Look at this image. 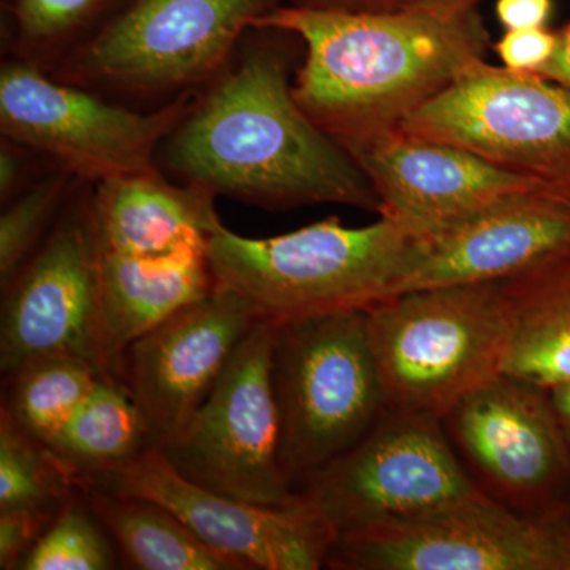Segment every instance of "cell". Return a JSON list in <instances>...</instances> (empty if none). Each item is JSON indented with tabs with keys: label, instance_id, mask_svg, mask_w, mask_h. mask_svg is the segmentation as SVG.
Segmentation results:
<instances>
[{
	"label": "cell",
	"instance_id": "6da1fadb",
	"mask_svg": "<svg viewBox=\"0 0 570 570\" xmlns=\"http://www.w3.org/2000/svg\"><path fill=\"white\" fill-rule=\"evenodd\" d=\"M165 160L186 184L264 206L337 204L379 213L354 156L318 127L294 96L281 51H245L194 102L165 141Z\"/></svg>",
	"mask_w": 570,
	"mask_h": 570
},
{
	"label": "cell",
	"instance_id": "7a4b0ae2",
	"mask_svg": "<svg viewBox=\"0 0 570 570\" xmlns=\"http://www.w3.org/2000/svg\"><path fill=\"white\" fill-rule=\"evenodd\" d=\"M250 28L303 40L296 102L351 154L396 132L461 71L485 59L491 41L479 11L441 18L287 6L265 11Z\"/></svg>",
	"mask_w": 570,
	"mask_h": 570
},
{
	"label": "cell",
	"instance_id": "3957f363",
	"mask_svg": "<svg viewBox=\"0 0 570 570\" xmlns=\"http://www.w3.org/2000/svg\"><path fill=\"white\" fill-rule=\"evenodd\" d=\"M423 236L385 216L365 227L328 217L273 238H246L220 223L206 239V257L216 287L277 325L366 309L395 295Z\"/></svg>",
	"mask_w": 570,
	"mask_h": 570
},
{
	"label": "cell",
	"instance_id": "277c9868",
	"mask_svg": "<svg viewBox=\"0 0 570 570\" xmlns=\"http://www.w3.org/2000/svg\"><path fill=\"white\" fill-rule=\"evenodd\" d=\"M365 311L387 409L442 420L504 374L513 328L505 281L419 288Z\"/></svg>",
	"mask_w": 570,
	"mask_h": 570
},
{
	"label": "cell",
	"instance_id": "5b68a950",
	"mask_svg": "<svg viewBox=\"0 0 570 570\" xmlns=\"http://www.w3.org/2000/svg\"><path fill=\"white\" fill-rule=\"evenodd\" d=\"M272 377L281 464L294 490L355 445L387 409L365 309L275 325Z\"/></svg>",
	"mask_w": 570,
	"mask_h": 570
},
{
	"label": "cell",
	"instance_id": "8992f818",
	"mask_svg": "<svg viewBox=\"0 0 570 570\" xmlns=\"http://www.w3.org/2000/svg\"><path fill=\"white\" fill-rule=\"evenodd\" d=\"M441 419L385 409L347 452L295 490L337 535L482 493Z\"/></svg>",
	"mask_w": 570,
	"mask_h": 570
},
{
	"label": "cell",
	"instance_id": "52a82bcc",
	"mask_svg": "<svg viewBox=\"0 0 570 570\" xmlns=\"http://www.w3.org/2000/svg\"><path fill=\"white\" fill-rule=\"evenodd\" d=\"M193 105V94L184 91L165 107L138 112L52 80L24 59L3 63L0 71L3 137L86 184L157 171L160 146Z\"/></svg>",
	"mask_w": 570,
	"mask_h": 570
},
{
	"label": "cell",
	"instance_id": "ba28073f",
	"mask_svg": "<svg viewBox=\"0 0 570 570\" xmlns=\"http://www.w3.org/2000/svg\"><path fill=\"white\" fill-rule=\"evenodd\" d=\"M337 570H570V515L521 512L485 491L337 535Z\"/></svg>",
	"mask_w": 570,
	"mask_h": 570
},
{
	"label": "cell",
	"instance_id": "9c48e42d",
	"mask_svg": "<svg viewBox=\"0 0 570 570\" xmlns=\"http://www.w3.org/2000/svg\"><path fill=\"white\" fill-rule=\"evenodd\" d=\"M397 130L460 146L570 197V86L543 75L482 59Z\"/></svg>",
	"mask_w": 570,
	"mask_h": 570
},
{
	"label": "cell",
	"instance_id": "30bf717a",
	"mask_svg": "<svg viewBox=\"0 0 570 570\" xmlns=\"http://www.w3.org/2000/svg\"><path fill=\"white\" fill-rule=\"evenodd\" d=\"M273 343L275 325L255 322L208 396L157 450L183 478L205 489L255 504L287 505L296 493L281 464Z\"/></svg>",
	"mask_w": 570,
	"mask_h": 570
},
{
	"label": "cell",
	"instance_id": "8fae6325",
	"mask_svg": "<svg viewBox=\"0 0 570 570\" xmlns=\"http://www.w3.org/2000/svg\"><path fill=\"white\" fill-rule=\"evenodd\" d=\"M265 0H137L71 51L78 82L134 94L189 91L230 58Z\"/></svg>",
	"mask_w": 570,
	"mask_h": 570
},
{
	"label": "cell",
	"instance_id": "7c38bea8",
	"mask_svg": "<svg viewBox=\"0 0 570 570\" xmlns=\"http://www.w3.org/2000/svg\"><path fill=\"white\" fill-rule=\"evenodd\" d=\"M80 489L149 499L164 505L213 550L247 569L317 570L335 542L328 524L296 494L264 505L205 489L183 478L157 449L122 466L78 475Z\"/></svg>",
	"mask_w": 570,
	"mask_h": 570
},
{
	"label": "cell",
	"instance_id": "4fadbf2b",
	"mask_svg": "<svg viewBox=\"0 0 570 570\" xmlns=\"http://www.w3.org/2000/svg\"><path fill=\"white\" fill-rule=\"evenodd\" d=\"M480 489L521 512L561 513L570 504V450L549 392L501 374L442 419Z\"/></svg>",
	"mask_w": 570,
	"mask_h": 570
},
{
	"label": "cell",
	"instance_id": "5bb4252c",
	"mask_svg": "<svg viewBox=\"0 0 570 570\" xmlns=\"http://www.w3.org/2000/svg\"><path fill=\"white\" fill-rule=\"evenodd\" d=\"M100 253L92 193L75 189L50 234L2 288L3 379L55 354L82 356L97 366Z\"/></svg>",
	"mask_w": 570,
	"mask_h": 570
},
{
	"label": "cell",
	"instance_id": "9a60e30c",
	"mask_svg": "<svg viewBox=\"0 0 570 570\" xmlns=\"http://www.w3.org/2000/svg\"><path fill=\"white\" fill-rule=\"evenodd\" d=\"M257 321L238 296L214 285L127 347L119 377L153 449L181 430Z\"/></svg>",
	"mask_w": 570,
	"mask_h": 570
},
{
	"label": "cell",
	"instance_id": "2e32d148",
	"mask_svg": "<svg viewBox=\"0 0 570 570\" xmlns=\"http://www.w3.org/2000/svg\"><path fill=\"white\" fill-rule=\"evenodd\" d=\"M568 261L570 197L534 190L504 198L423 236L419 257L396 294L501 283Z\"/></svg>",
	"mask_w": 570,
	"mask_h": 570
},
{
	"label": "cell",
	"instance_id": "e0dca14e",
	"mask_svg": "<svg viewBox=\"0 0 570 570\" xmlns=\"http://www.w3.org/2000/svg\"><path fill=\"white\" fill-rule=\"evenodd\" d=\"M352 156L377 195L379 216L422 235L513 195L554 193L531 176L499 167L460 146L401 130L367 142Z\"/></svg>",
	"mask_w": 570,
	"mask_h": 570
},
{
	"label": "cell",
	"instance_id": "ac0fdd59",
	"mask_svg": "<svg viewBox=\"0 0 570 570\" xmlns=\"http://www.w3.org/2000/svg\"><path fill=\"white\" fill-rule=\"evenodd\" d=\"M213 287L206 245L153 257H134L102 247L96 322L99 370L119 377L122 356L134 341Z\"/></svg>",
	"mask_w": 570,
	"mask_h": 570
},
{
	"label": "cell",
	"instance_id": "d6986e66",
	"mask_svg": "<svg viewBox=\"0 0 570 570\" xmlns=\"http://www.w3.org/2000/svg\"><path fill=\"white\" fill-rule=\"evenodd\" d=\"M214 195L168 183L159 170L94 184L92 206L104 249L134 257L206 245L220 224Z\"/></svg>",
	"mask_w": 570,
	"mask_h": 570
},
{
	"label": "cell",
	"instance_id": "ffe728a7",
	"mask_svg": "<svg viewBox=\"0 0 570 570\" xmlns=\"http://www.w3.org/2000/svg\"><path fill=\"white\" fill-rule=\"evenodd\" d=\"M512 340L504 374L550 390L570 382V261L505 281Z\"/></svg>",
	"mask_w": 570,
	"mask_h": 570
},
{
	"label": "cell",
	"instance_id": "44dd1931",
	"mask_svg": "<svg viewBox=\"0 0 570 570\" xmlns=\"http://www.w3.org/2000/svg\"><path fill=\"white\" fill-rule=\"evenodd\" d=\"M126 568L135 570H246L202 542L170 510L149 499L80 489Z\"/></svg>",
	"mask_w": 570,
	"mask_h": 570
},
{
	"label": "cell",
	"instance_id": "7402d4cb",
	"mask_svg": "<svg viewBox=\"0 0 570 570\" xmlns=\"http://www.w3.org/2000/svg\"><path fill=\"white\" fill-rule=\"evenodd\" d=\"M48 449L78 475L122 466L149 444L140 409L122 379L102 374L96 387L47 442Z\"/></svg>",
	"mask_w": 570,
	"mask_h": 570
},
{
	"label": "cell",
	"instance_id": "603a6c76",
	"mask_svg": "<svg viewBox=\"0 0 570 570\" xmlns=\"http://www.w3.org/2000/svg\"><path fill=\"white\" fill-rule=\"evenodd\" d=\"M99 367L71 354L41 356L7 379L2 407L14 422L47 444L96 387Z\"/></svg>",
	"mask_w": 570,
	"mask_h": 570
},
{
	"label": "cell",
	"instance_id": "cb8c5ba5",
	"mask_svg": "<svg viewBox=\"0 0 570 570\" xmlns=\"http://www.w3.org/2000/svg\"><path fill=\"white\" fill-rule=\"evenodd\" d=\"M80 491L73 472L43 442L0 414V510H59Z\"/></svg>",
	"mask_w": 570,
	"mask_h": 570
},
{
	"label": "cell",
	"instance_id": "d4e9b609",
	"mask_svg": "<svg viewBox=\"0 0 570 570\" xmlns=\"http://www.w3.org/2000/svg\"><path fill=\"white\" fill-rule=\"evenodd\" d=\"M61 168L37 179L7 202L0 216V283L13 279L61 216L78 186Z\"/></svg>",
	"mask_w": 570,
	"mask_h": 570
},
{
	"label": "cell",
	"instance_id": "484cf974",
	"mask_svg": "<svg viewBox=\"0 0 570 570\" xmlns=\"http://www.w3.org/2000/svg\"><path fill=\"white\" fill-rule=\"evenodd\" d=\"M85 497L75 494L21 562V570H107L115 551Z\"/></svg>",
	"mask_w": 570,
	"mask_h": 570
},
{
	"label": "cell",
	"instance_id": "4316f807",
	"mask_svg": "<svg viewBox=\"0 0 570 570\" xmlns=\"http://www.w3.org/2000/svg\"><path fill=\"white\" fill-rule=\"evenodd\" d=\"M99 0H17L18 58L39 63L55 56L67 39L96 9Z\"/></svg>",
	"mask_w": 570,
	"mask_h": 570
},
{
	"label": "cell",
	"instance_id": "83f0119b",
	"mask_svg": "<svg viewBox=\"0 0 570 570\" xmlns=\"http://www.w3.org/2000/svg\"><path fill=\"white\" fill-rule=\"evenodd\" d=\"M482 0H295L292 6L352 13L453 18L479 11Z\"/></svg>",
	"mask_w": 570,
	"mask_h": 570
},
{
	"label": "cell",
	"instance_id": "f1b7e54d",
	"mask_svg": "<svg viewBox=\"0 0 570 570\" xmlns=\"http://www.w3.org/2000/svg\"><path fill=\"white\" fill-rule=\"evenodd\" d=\"M59 510H0V569H20L21 562L55 521Z\"/></svg>",
	"mask_w": 570,
	"mask_h": 570
},
{
	"label": "cell",
	"instance_id": "f546056e",
	"mask_svg": "<svg viewBox=\"0 0 570 570\" xmlns=\"http://www.w3.org/2000/svg\"><path fill=\"white\" fill-rule=\"evenodd\" d=\"M502 67L521 73H542L558 50V31L549 28L505 31L493 45Z\"/></svg>",
	"mask_w": 570,
	"mask_h": 570
},
{
	"label": "cell",
	"instance_id": "4dcf8cb0",
	"mask_svg": "<svg viewBox=\"0 0 570 570\" xmlns=\"http://www.w3.org/2000/svg\"><path fill=\"white\" fill-rule=\"evenodd\" d=\"M29 154H32L31 149L3 137L0 145V198L3 205L33 183H28Z\"/></svg>",
	"mask_w": 570,
	"mask_h": 570
},
{
	"label": "cell",
	"instance_id": "1f68e13d",
	"mask_svg": "<svg viewBox=\"0 0 570 570\" xmlns=\"http://www.w3.org/2000/svg\"><path fill=\"white\" fill-rule=\"evenodd\" d=\"M494 13L504 31L549 28L553 0H498Z\"/></svg>",
	"mask_w": 570,
	"mask_h": 570
},
{
	"label": "cell",
	"instance_id": "d6a6232c",
	"mask_svg": "<svg viewBox=\"0 0 570 570\" xmlns=\"http://www.w3.org/2000/svg\"><path fill=\"white\" fill-rule=\"evenodd\" d=\"M543 77L570 86V22L558 29V50L549 66L542 70Z\"/></svg>",
	"mask_w": 570,
	"mask_h": 570
},
{
	"label": "cell",
	"instance_id": "836d02e7",
	"mask_svg": "<svg viewBox=\"0 0 570 570\" xmlns=\"http://www.w3.org/2000/svg\"><path fill=\"white\" fill-rule=\"evenodd\" d=\"M547 392H549L551 407H553L554 415H557L570 450V382L557 385V387L547 390Z\"/></svg>",
	"mask_w": 570,
	"mask_h": 570
},
{
	"label": "cell",
	"instance_id": "e575fe53",
	"mask_svg": "<svg viewBox=\"0 0 570 570\" xmlns=\"http://www.w3.org/2000/svg\"><path fill=\"white\" fill-rule=\"evenodd\" d=\"M568 512H569V515H570V504H569V508H568Z\"/></svg>",
	"mask_w": 570,
	"mask_h": 570
}]
</instances>
